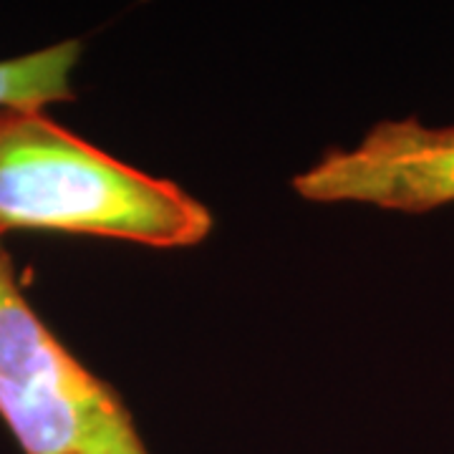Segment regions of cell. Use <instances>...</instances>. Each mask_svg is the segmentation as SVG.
<instances>
[{"mask_svg":"<svg viewBox=\"0 0 454 454\" xmlns=\"http://www.w3.org/2000/svg\"><path fill=\"white\" fill-rule=\"evenodd\" d=\"M298 197L318 205H372L424 215L454 202V124L417 116L387 119L356 146L328 149L293 179Z\"/></svg>","mask_w":454,"mask_h":454,"instance_id":"3","label":"cell"},{"mask_svg":"<svg viewBox=\"0 0 454 454\" xmlns=\"http://www.w3.org/2000/svg\"><path fill=\"white\" fill-rule=\"evenodd\" d=\"M83 43L68 38L0 61V109H38L74 101V71Z\"/></svg>","mask_w":454,"mask_h":454,"instance_id":"4","label":"cell"},{"mask_svg":"<svg viewBox=\"0 0 454 454\" xmlns=\"http://www.w3.org/2000/svg\"><path fill=\"white\" fill-rule=\"evenodd\" d=\"M0 245H3V243H0Z\"/></svg>","mask_w":454,"mask_h":454,"instance_id":"5","label":"cell"},{"mask_svg":"<svg viewBox=\"0 0 454 454\" xmlns=\"http://www.w3.org/2000/svg\"><path fill=\"white\" fill-rule=\"evenodd\" d=\"M210 230V210L175 182L116 160L38 109H0V238L61 232L190 247Z\"/></svg>","mask_w":454,"mask_h":454,"instance_id":"1","label":"cell"},{"mask_svg":"<svg viewBox=\"0 0 454 454\" xmlns=\"http://www.w3.org/2000/svg\"><path fill=\"white\" fill-rule=\"evenodd\" d=\"M0 419L23 454H152L124 399L28 303L3 245Z\"/></svg>","mask_w":454,"mask_h":454,"instance_id":"2","label":"cell"}]
</instances>
